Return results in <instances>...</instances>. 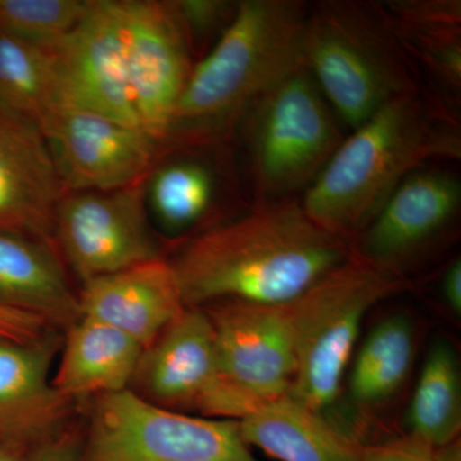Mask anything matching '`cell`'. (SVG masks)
<instances>
[{"label": "cell", "mask_w": 461, "mask_h": 461, "mask_svg": "<svg viewBox=\"0 0 461 461\" xmlns=\"http://www.w3.org/2000/svg\"><path fill=\"white\" fill-rule=\"evenodd\" d=\"M221 178L199 158H182L148 182V203L167 230L180 232L204 221L220 202Z\"/></svg>", "instance_id": "24"}, {"label": "cell", "mask_w": 461, "mask_h": 461, "mask_svg": "<svg viewBox=\"0 0 461 461\" xmlns=\"http://www.w3.org/2000/svg\"><path fill=\"white\" fill-rule=\"evenodd\" d=\"M63 195L44 133L0 103V230L50 242Z\"/></svg>", "instance_id": "15"}, {"label": "cell", "mask_w": 461, "mask_h": 461, "mask_svg": "<svg viewBox=\"0 0 461 461\" xmlns=\"http://www.w3.org/2000/svg\"><path fill=\"white\" fill-rule=\"evenodd\" d=\"M0 103L44 131L66 105L53 48L0 30Z\"/></svg>", "instance_id": "22"}, {"label": "cell", "mask_w": 461, "mask_h": 461, "mask_svg": "<svg viewBox=\"0 0 461 461\" xmlns=\"http://www.w3.org/2000/svg\"><path fill=\"white\" fill-rule=\"evenodd\" d=\"M460 158L459 114L426 91L405 94L344 139L300 202L315 222L350 240L412 173Z\"/></svg>", "instance_id": "2"}, {"label": "cell", "mask_w": 461, "mask_h": 461, "mask_svg": "<svg viewBox=\"0 0 461 461\" xmlns=\"http://www.w3.org/2000/svg\"><path fill=\"white\" fill-rule=\"evenodd\" d=\"M0 461H21L17 456H14V454L9 453L7 450H3L0 448Z\"/></svg>", "instance_id": "33"}, {"label": "cell", "mask_w": 461, "mask_h": 461, "mask_svg": "<svg viewBox=\"0 0 461 461\" xmlns=\"http://www.w3.org/2000/svg\"><path fill=\"white\" fill-rule=\"evenodd\" d=\"M42 133L65 194L122 189L145 180L162 145L140 129L69 105Z\"/></svg>", "instance_id": "11"}, {"label": "cell", "mask_w": 461, "mask_h": 461, "mask_svg": "<svg viewBox=\"0 0 461 461\" xmlns=\"http://www.w3.org/2000/svg\"><path fill=\"white\" fill-rule=\"evenodd\" d=\"M353 254L350 240L309 217L300 199L254 202L191 238L168 260L185 305H284Z\"/></svg>", "instance_id": "1"}, {"label": "cell", "mask_w": 461, "mask_h": 461, "mask_svg": "<svg viewBox=\"0 0 461 461\" xmlns=\"http://www.w3.org/2000/svg\"><path fill=\"white\" fill-rule=\"evenodd\" d=\"M172 3L193 50L198 42L205 41L208 36L214 33L221 36L238 7V3L224 0H176Z\"/></svg>", "instance_id": "27"}, {"label": "cell", "mask_w": 461, "mask_h": 461, "mask_svg": "<svg viewBox=\"0 0 461 461\" xmlns=\"http://www.w3.org/2000/svg\"><path fill=\"white\" fill-rule=\"evenodd\" d=\"M368 461H435V448L408 435L384 444L366 446Z\"/></svg>", "instance_id": "29"}, {"label": "cell", "mask_w": 461, "mask_h": 461, "mask_svg": "<svg viewBox=\"0 0 461 461\" xmlns=\"http://www.w3.org/2000/svg\"><path fill=\"white\" fill-rule=\"evenodd\" d=\"M224 377L254 405L288 395L296 371L286 305L221 302L204 306Z\"/></svg>", "instance_id": "13"}, {"label": "cell", "mask_w": 461, "mask_h": 461, "mask_svg": "<svg viewBox=\"0 0 461 461\" xmlns=\"http://www.w3.org/2000/svg\"><path fill=\"white\" fill-rule=\"evenodd\" d=\"M62 338L48 333L29 344L0 339V427L26 439L51 438L72 402L58 393L50 366Z\"/></svg>", "instance_id": "18"}, {"label": "cell", "mask_w": 461, "mask_h": 461, "mask_svg": "<svg viewBox=\"0 0 461 461\" xmlns=\"http://www.w3.org/2000/svg\"><path fill=\"white\" fill-rule=\"evenodd\" d=\"M441 293L446 304L455 314H461V262L454 260L441 278Z\"/></svg>", "instance_id": "31"}, {"label": "cell", "mask_w": 461, "mask_h": 461, "mask_svg": "<svg viewBox=\"0 0 461 461\" xmlns=\"http://www.w3.org/2000/svg\"><path fill=\"white\" fill-rule=\"evenodd\" d=\"M302 65L351 131L391 100L424 91L377 3L330 0L309 7Z\"/></svg>", "instance_id": "4"}, {"label": "cell", "mask_w": 461, "mask_h": 461, "mask_svg": "<svg viewBox=\"0 0 461 461\" xmlns=\"http://www.w3.org/2000/svg\"><path fill=\"white\" fill-rule=\"evenodd\" d=\"M78 461H259L239 420L191 417L133 391L94 399Z\"/></svg>", "instance_id": "7"}, {"label": "cell", "mask_w": 461, "mask_h": 461, "mask_svg": "<svg viewBox=\"0 0 461 461\" xmlns=\"http://www.w3.org/2000/svg\"><path fill=\"white\" fill-rule=\"evenodd\" d=\"M130 86L142 131L166 144L191 69L193 47L172 2L122 0Z\"/></svg>", "instance_id": "10"}, {"label": "cell", "mask_w": 461, "mask_h": 461, "mask_svg": "<svg viewBox=\"0 0 461 461\" xmlns=\"http://www.w3.org/2000/svg\"><path fill=\"white\" fill-rule=\"evenodd\" d=\"M461 181L436 165L412 173L359 233L357 256L402 275V268L456 223ZM403 276V275H402Z\"/></svg>", "instance_id": "14"}, {"label": "cell", "mask_w": 461, "mask_h": 461, "mask_svg": "<svg viewBox=\"0 0 461 461\" xmlns=\"http://www.w3.org/2000/svg\"><path fill=\"white\" fill-rule=\"evenodd\" d=\"M53 53L66 105L140 129L127 69L122 0H93Z\"/></svg>", "instance_id": "12"}, {"label": "cell", "mask_w": 461, "mask_h": 461, "mask_svg": "<svg viewBox=\"0 0 461 461\" xmlns=\"http://www.w3.org/2000/svg\"><path fill=\"white\" fill-rule=\"evenodd\" d=\"M239 427L249 446L280 461H368L357 437L288 396L258 406Z\"/></svg>", "instance_id": "20"}, {"label": "cell", "mask_w": 461, "mask_h": 461, "mask_svg": "<svg viewBox=\"0 0 461 461\" xmlns=\"http://www.w3.org/2000/svg\"><path fill=\"white\" fill-rule=\"evenodd\" d=\"M435 461H461V447L459 441L435 448Z\"/></svg>", "instance_id": "32"}, {"label": "cell", "mask_w": 461, "mask_h": 461, "mask_svg": "<svg viewBox=\"0 0 461 461\" xmlns=\"http://www.w3.org/2000/svg\"><path fill=\"white\" fill-rule=\"evenodd\" d=\"M0 304L35 315L50 329H68L80 314L50 242L0 230Z\"/></svg>", "instance_id": "19"}, {"label": "cell", "mask_w": 461, "mask_h": 461, "mask_svg": "<svg viewBox=\"0 0 461 461\" xmlns=\"http://www.w3.org/2000/svg\"><path fill=\"white\" fill-rule=\"evenodd\" d=\"M142 351L139 342L121 330L80 317L66 329L51 382L58 393L72 402L129 390Z\"/></svg>", "instance_id": "21"}, {"label": "cell", "mask_w": 461, "mask_h": 461, "mask_svg": "<svg viewBox=\"0 0 461 461\" xmlns=\"http://www.w3.org/2000/svg\"><path fill=\"white\" fill-rule=\"evenodd\" d=\"M405 286L399 273L351 257L286 309L296 371L288 397L315 411L335 402L366 313Z\"/></svg>", "instance_id": "6"}, {"label": "cell", "mask_w": 461, "mask_h": 461, "mask_svg": "<svg viewBox=\"0 0 461 461\" xmlns=\"http://www.w3.org/2000/svg\"><path fill=\"white\" fill-rule=\"evenodd\" d=\"M238 129L254 202L302 198L345 139L303 65L258 98Z\"/></svg>", "instance_id": "5"}, {"label": "cell", "mask_w": 461, "mask_h": 461, "mask_svg": "<svg viewBox=\"0 0 461 461\" xmlns=\"http://www.w3.org/2000/svg\"><path fill=\"white\" fill-rule=\"evenodd\" d=\"M459 363L450 344L437 341L421 369L408 412L411 435L433 448L456 441L461 429Z\"/></svg>", "instance_id": "23"}, {"label": "cell", "mask_w": 461, "mask_h": 461, "mask_svg": "<svg viewBox=\"0 0 461 461\" xmlns=\"http://www.w3.org/2000/svg\"><path fill=\"white\" fill-rule=\"evenodd\" d=\"M379 11L414 63L423 90L451 111L461 93L459 0H393Z\"/></svg>", "instance_id": "17"}, {"label": "cell", "mask_w": 461, "mask_h": 461, "mask_svg": "<svg viewBox=\"0 0 461 461\" xmlns=\"http://www.w3.org/2000/svg\"><path fill=\"white\" fill-rule=\"evenodd\" d=\"M50 330L35 315L0 304V339L29 344L44 338Z\"/></svg>", "instance_id": "28"}, {"label": "cell", "mask_w": 461, "mask_h": 461, "mask_svg": "<svg viewBox=\"0 0 461 461\" xmlns=\"http://www.w3.org/2000/svg\"><path fill=\"white\" fill-rule=\"evenodd\" d=\"M80 453L77 438L71 433H66L42 442L32 461H78Z\"/></svg>", "instance_id": "30"}, {"label": "cell", "mask_w": 461, "mask_h": 461, "mask_svg": "<svg viewBox=\"0 0 461 461\" xmlns=\"http://www.w3.org/2000/svg\"><path fill=\"white\" fill-rule=\"evenodd\" d=\"M414 336L411 323L391 317L369 333L357 353L350 375L355 402H384L402 386L411 369Z\"/></svg>", "instance_id": "25"}, {"label": "cell", "mask_w": 461, "mask_h": 461, "mask_svg": "<svg viewBox=\"0 0 461 461\" xmlns=\"http://www.w3.org/2000/svg\"><path fill=\"white\" fill-rule=\"evenodd\" d=\"M54 236L83 284L162 258L149 226L148 178L122 189L66 193Z\"/></svg>", "instance_id": "9"}, {"label": "cell", "mask_w": 461, "mask_h": 461, "mask_svg": "<svg viewBox=\"0 0 461 461\" xmlns=\"http://www.w3.org/2000/svg\"><path fill=\"white\" fill-rule=\"evenodd\" d=\"M309 7L297 0H242L229 26L191 69L167 142L203 147L238 129L248 109L302 65Z\"/></svg>", "instance_id": "3"}, {"label": "cell", "mask_w": 461, "mask_h": 461, "mask_svg": "<svg viewBox=\"0 0 461 461\" xmlns=\"http://www.w3.org/2000/svg\"><path fill=\"white\" fill-rule=\"evenodd\" d=\"M93 0H0V30L42 47L59 44Z\"/></svg>", "instance_id": "26"}, {"label": "cell", "mask_w": 461, "mask_h": 461, "mask_svg": "<svg viewBox=\"0 0 461 461\" xmlns=\"http://www.w3.org/2000/svg\"><path fill=\"white\" fill-rule=\"evenodd\" d=\"M81 317L121 330L142 348L186 308L168 260H150L84 282L78 294Z\"/></svg>", "instance_id": "16"}, {"label": "cell", "mask_w": 461, "mask_h": 461, "mask_svg": "<svg viewBox=\"0 0 461 461\" xmlns=\"http://www.w3.org/2000/svg\"><path fill=\"white\" fill-rule=\"evenodd\" d=\"M130 390L162 408L218 420H240L257 409L224 377L211 318L193 306L144 348Z\"/></svg>", "instance_id": "8"}]
</instances>
